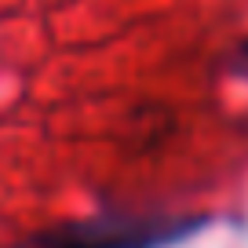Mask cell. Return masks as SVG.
I'll list each match as a JSON object with an SVG mask.
<instances>
[{
	"mask_svg": "<svg viewBox=\"0 0 248 248\" xmlns=\"http://www.w3.org/2000/svg\"><path fill=\"white\" fill-rule=\"evenodd\" d=\"M194 223H164V219H102L80 223L37 237L30 248H161L179 241Z\"/></svg>",
	"mask_w": 248,
	"mask_h": 248,
	"instance_id": "1",
	"label": "cell"
},
{
	"mask_svg": "<svg viewBox=\"0 0 248 248\" xmlns=\"http://www.w3.org/2000/svg\"><path fill=\"white\" fill-rule=\"evenodd\" d=\"M237 70H241V73L248 77V44H245V47L237 51Z\"/></svg>",
	"mask_w": 248,
	"mask_h": 248,
	"instance_id": "2",
	"label": "cell"
}]
</instances>
